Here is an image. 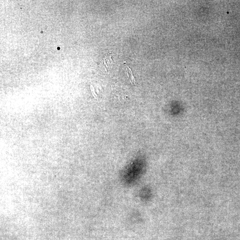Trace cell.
Instances as JSON below:
<instances>
[{
	"mask_svg": "<svg viewBox=\"0 0 240 240\" xmlns=\"http://www.w3.org/2000/svg\"><path fill=\"white\" fill-rule=\"evenodd\" d=\"M140 196L142 199L145 201L148 200L151 198V190L148 188H145L140 191Z\"/></svg>",
	"mask_w": 240,
	"mask_h": 240,
	"instance_id": "cell-1",
	"label": "cell"
}]
</instances>
